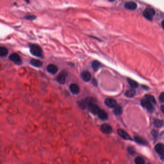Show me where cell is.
Segmentation results:
<instances>
[{
  "mask_svg": "<svg viewBox=\"0 0 164 164\" xmlns=\"http://www.w3.org/2000/svg\"><path fill=\"white\" fill-rule=\"evenodd\" d=\"M66 77L67 74L64 72H62L57 76V81L61 84H64L66 82Z\"/></svg>",
  "mask_w": 164,
  "mask_h": 164,
  "instance_id": "8",
  "label": "cell"
},
{
  "mask_svg": "<svg viewBox=\"0 0 164 164\" xmlns=\"http://www.w3.org/2000/svg\"><path fill=\"white\" fill-rule=\"evenodd\" d=\"M135 94H136V91L133 89L129 90L125 92L126 96L127 97H129V98H131V97H133L135 95Z\"/></svg>",
  "mask_w": 164,
  "mask_h": 164,
  "instance_id": "21",
  "label": "cell"
},
{
  "mask_svg": "<svg viewBox=\"0 0 164 164\" xmlns=\"http://www.w3.org/2000/svg\"><path fill=\"white\" fill-rule=\"evenodd\" d=\"M92 83H93L94 85H97V81H96L95 79H93L92 80Z\"/></svg>",
  "mask_w": 164,
  "mask_h": 164,
  "instance_id": "30",
  "label": "cell"
},
{
  "mask_svg": "<svg viewBox=\"0 0 164 164\" xmlns=\"http://www.w3.org/2000/svg\"><path fill=\"white\" fill-rule=\"evenodd\" d=\"M91 66L93 69H94V70L97 71L101 67V64L98 61H94L92 63Z\"/></svg>",
  "mask_w": 164,
  "mask_h": 164,
  "instance_id": "22",
  "label": "cell"
},
{
  "mask_svg": "<svg viewBox=\"0 0 164 164\" xmlns=\"http://www.w3.org/2000/svg\"><path fill=\"white\" fill-rule=\"evenodd\" d=\"M128 82L132 88L135 89L138 87V83L135 80L130 79H128Z\"/></svg>",
  "mask_w": 164,
  "mask_h": 164,
  "instance_id": "18",
  "label": "cell"
},
{
  "mask_svg": "<svg viewBox=\"0 0 164 164\" xmlns=\"http://www.w3.org/2000/svg\"><path fill=\"white\" fill-rule=\"evenodd\" d=\"M142 87L143 88V89L145 90H148L149 88L148 87H147L146 86H142Z\"/></svg>",
  "mask_w": 164,
  "mask_h": 164,
  "instance_id": "32",
  "label": "cell"
},
{
  "mask_svg": "<svg viewBox=\"0 0 164 164\" xmlns=\"http://www.w3.org/2000/svg\"><path fill=\"white\" fill-rule=\"evenodd\" d=\"M30 64L32 66H33L35 67H36V68H40L42 67V66L43 65L41 61H40L39 60L34 59H31L30 61Z\"/></svg>",
  "mask_w": 164,
  "mask_h": 164,
  "instance_id": "15",
  "label": "cell"
},
{
  "mask_svg": "<svg viewBox=\"0 0 164 164\" xmlns=\"http://www.w3.org/2000/svg\"><path fill=\"white\" fill-rule=\"evenodd\" d=\"M106 105L110 108H115L117 105V102L115 100L112 98H107L105 100Z\"/></svg>",
  "mask_w": 164,
  "mask_h": 164,
  "instance_id": "10",
  "label": "cell"
},
{
  "mask_svg": "<svg viewBox=\"0 0 164 164\" xmlns=\"http://www.w3.org/2000/svg\"><path fill=\"white\" fill-rule=\"evenodd\" d=\"M36 17L35 16H33V15H28V16H27L26 17H25V18L27 19V20H34L35 19H36Z\"/></svg>",
  "mask_w": 164,
  "mask_h": 164,
  "instance_id": "27",
  "label": "cell"
},
{
  "mask_svg": "<svg viewBox=\"0 0 164 164\" xmlns=\"http://www.w3.org/2000/svg\"><path fill=\"white\" fill-rule=\"evenodd\" d=\"M70 91L74 94H77L79 92V88L76 84H71L69 87Z\"/></svg>",
  "mask_w": 164,
  "mask_h": 164,
  "instance_id": "13",
  "label": "cell"
},
{
  "mask_svg": "<svg viewBox=\"0 0 164 164\" xmlns=\"http://www.w3.org/2000/svg\"><path fill=\"white\" fill-rule=\"evenodd\" d=\"M153 124H154V125L155 127L160 128H161L163 126L164 123H163V120L156 119H155L154 120Z\"/></svg>",
  "mask_w": 164,
  "mask_h": 164,
  "instance_id": "20",
  "label": "cell"
},
{
  "mask_svg": "<svg viewBox=\"0 0 164 164\" xmlns=\"http://www.w3.org/2000/svg\"><path fill=\"white\" fill-rule=\"evenodd\" d=\"M29 47L30 51L32 55L39 58H42L43 57L42 50L39 46L34 44H30Z\"/></svg>",
  "mask_w": 164,
  "mask_h": 164,
  "instance_id": "1",
  "label": "cell"
},
{
  "mask_svg": "<svg viewBox=\"0 0 164 164\" xmlns=\"http://www.w3.org/2000/svg\"><path fill=\"white\" fill-rule=\"evenodd\" d=\"M9 58L11 61L17 65H20L22 64V59L20 57L17 53H13L11 54L9 56Z\"/></svg>",
  "mask_w": 164,
  "mask_h": 164,
  "instance_id": "3",
  "label": "cell"
},
{
  "mask_svg": "<svg viewBox=\"0 0 164 164\" xmlns=\"http://www.w3.org/2000/svg\"><path fill=\"white\" fill-rule=\"evenodd\" d=\"M155 151L163 158L164 154V146L163 143H158L155 146Z\"/></svg>",
  "mask_w": 164,
  "mask_h": 164,
  "instance_id": "7",
  "label": "cell"
},
{
  "mask_svg": "<svg viewBox=\"0 0 164 164\" xmlns=\"http://www.w3.org/2000/svg\"><path fill=\"white\" fill-rule=\"evenodd\" d=\"M145 99H147L148 101H149L150 102H151L152 103H154V104H156V101L155 100L154 97L151 95H149V94H147L145 95Z\"/></svg>",
  "mask_w": 164,
  "mask_h": 164,
  "instance_id": "24",
  "label": "cell"
},
{
  "mask_svg": "<svg viewBox=\"0 0 164 164\" xmlns=\"http://www.w3.org/2000/svg\"><path fill=\"white\" fill-rule=\"evenodd\" d=\"M159 100L160 102H164V93L163 92L159 96Z\"/></svg>",
  "mask_w": 164,
  "mask_h": 164,
  "instance_id": "28",
  "label": "cell"
},
{
  "mask_svg": "<svg viewBox=\"0 0 164 164\" xmlns=\"http://www.w3.org/2000/svg\"><path fill=\"white\" fill-rule=\"evenodd\" d=\"M128 152L129 153L131 154V155H134L135 153V149L133 147H131V146H129L128 147Z\"/></svg>",
  "mask_w": 164,
  "mask_h": 164,
  "instance_id": "26",
  "label": "cell"
},
{
  "mask_svg": "<svg viewBox=\"0 0 164 164\" xmlns=\"http://www.w3.org/2000/svg\"><path fill=\"white\" fill-rule=\"evenodd\" d=\"M141 105L145 107L147 110L150 112H153L154 110V107L152 104V103L150 102L149 101H148L146 99H143L141 101Z\"/></svg>",
  "mask_w": 164,
  "mask_h": 164,
  "instance_id": "4",
  "label": "cell"
},
{
  "mask_svg": "<svg viewBox=\"0 0 164 164\" xmlns=\"http://www.w3.org/2000/svg\"><path fill=\"white\" fill-rule=\"evenodd\" d=\"M135 141L140 143L141 144L143 145H147V142L143 138L139 137V136H135Z\"/></svg>",
  "mask_w": 164,
  "mask_h": 164,
  "instance_id": "19",
  "label": "cell"
},
{
  "mask_svg": "<svg viewBox=\"0 0 164 164\" xmlns=\"http://www.w3.org/2000/svg\"><path fill=\"white\" fill-rule=\"evenodd\" d=\"M157 131H156V130H153V131H152V134H153V136L154 137H157Z\"/></svg>",
  "mask_w": 164,
  "mask_h": 164,
  "instance_id": "29",
  "label": "cell"
},
{
  "mask_svg": "<svg viewBox=\"0 0 164 164\" xmlns=\"http://www.w3.org/2000/svg\"><path fill=\"white\" fill-rule=\"evenodd\" d=\"M122 113V108L120 105H117L115 107L114 113L116 115H120Z\"/></svg>",
  "mask_w": 164,
  "mask_h": 164,
  "instance_id": "23",
  "label": "cell"
},
{
  "mask_svg": "<svg viewBox=\"0 0 164 164\" xmlns=\"http://www.w3.org/2000/svg\"><path fill=\"white\" fill-rule=\"evenodd\" d=\"M101 130L105 134H110L113 131L112 127L107 124H102L101 127Z\"/></svg>",
  "mask_w": 164,
  "mask_h": 164,
  "instance_id": "6",
  "label": "cell"
},
{
  "mask_svg": "<svg viewBox=\"0 0 164 164\" xmlns=\"http://www.w3.org/2000/svg\"><path fill=\"white\" fill-rule=\"evenodd\" d=\"M47 71L52 74H56L58 70V68L53 64H49L46 68Z\"/></svg>",
  "mask_w": 164,
  "mask_h": 164,
  "instance_id": "9",
  "label": "cell"
},
{
  "mask_svg": "<svg viewBox=\"0 0 164 164\" xmlns=\"http://www.w3.org/2000/svg\"><path fill=\"white\" fill-rule=\"evenodd\" d=\"M8 53V49L5 47H0V57H5Z\"/></svg>",
  "mask_w": 164,
  "mask_h": 164,
  "instance_id": "17",
  "label": "cell"
},
{
  "mask_svg": "<svg viewBox=\"0 0 164 164\" xmlns=\"http://www.w3.org/2000/svg\"><path fill=\"white\" fill-rule=\"evenodd\" d=\"M135 162L136 164H145L144 160L141 157H137L136 158Z\"/></svg>",
  "mask_w": 164,
  "mask_h": 164,
  "instance_id": "25",
  "label": "cell"
},
{
  "mask_svg": "<svg viewBox=\"0 0 164 164\" xmlns=\"http://www.w3.org/2000/svg\"><path fill=\"white\" fill-rule=\"evenodd\" d=\"M161 110L162 111L163 113H164V106L163 105H162L161 106Z\"/></svg>",
  "mask_w": 164,
  "mask_h": 164,
  "instance_id": "31",
  "label": "cell"
},
{
  "mask_svg": "<svg viewBox=\"0 0 164 164\" xmlns=\"http://www.w3.org/2000/svg\"><path fill=\"white\" fill-rule=\"evenodd\" d=\"M118 134L119 135V136H120L121 137H122L124 140H132V139L131 138L130 136L128 134L127 132H126L124 130L119 129L118 130Z\"/></svg>",
  "mask_w": 164,
  "mask_h": 164,
  "instance_id": "11",
  "label": "cell"
},
{
  "mask_svg": "<svg viewBox=\"0 0 164 164\" xmlns=\"http://www.w3.org/2000/svg\"></svg>",
  "mask_w": 164,
  "mask_h": 164,
  "instance_id": "33",
  "label": "cell"
},
{
  "mask_svg": "<svg viewBox=\"0 0 164 164\" xmlns=\"http://www.w3.org/2000/svg\"><path fill=\"white\" fill-rule=\"evenodd\" d=\"M155 14V11L152 8H147L143 13L144 17L149 21H152Z\"/></svg>",
  "mask_w": 164,
  "mask_h": 164,
  "instance_id": "2",
  "label": "cell"
},
{
  "mask_svg": "<svg viewBox=\"0 0 164 164\" xmlns=\"http://www.w3.org/2000/svg\"><path fill=\"white\" fill-rule=\"evenodd\" d=\"M98 115L99 118L102 120H106L108 119L107 114L103 110H100Z\"/></svg>",
  "mask_w": 164,
  "mask_h": 164,
  "instance_id": "16",
  "label": "cell"
},
{
  "mask_svg": "<svg viewBox=\"0 0 164 164\" xmlns=\"http://www.w3.org/2000/svg\"><path fill=\"white\" fill-rule=\"evenodd\" d=\"M125 8L130 10H134L137 7V5L136 4L133 2H129L126 3L124 6Z\"/></svg>",
  "mask_w": 164,
  "mask_h": 164,
  "instance_id": "12",
  "label": "cell"
},
{
  "mask_svg": "<svg viewBox=\"0 0 164 164\" xmlns=\"http://www.w3.org/2000/svg\"><path fill=\"white\" fill-rule=\"evenodd\" d=\"M88 109H89V110L94 115H96L98 114L99 110H100V108L99 107V106L94 104V103H90L88 105Z\"/></svg>",
  "mask_w": 164,
  "mask_h": 164,
  "instance_id": "5",
  "label": "cell"
},
{
  "mask_svg": "<svg viewBox=\"0 0 164 164\" xmlns=\"http://www.w3.org/2000/svg\"><path fill=\"white\" fill-rule=\"evenodd\" d=\"M82 79L85 82L89 81L91 79V75L88 71H84L81 75Z\"/></svg>",
  "mask_w": 164,
  "mask_h": 164,
  "instance_id": "14",
  "label": "cell"
}]
</instances>
